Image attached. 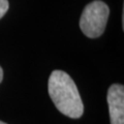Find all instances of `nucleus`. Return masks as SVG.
<instances>
[{
    "label": "nucleus",
    "instance_id": "1",
    "mask_svg": "<svg viewBox=\"0 0 124 124\" xmlns=\"http://www.w3.org/2000/svg\"><path fill=\"white\" fill-rule=\"evenodd\" d=\"M49 95L57 110L69 118H80L84 113V104L76 83L63 70H54L48 82Z\"/></svg>",
    "mask_w": 124,
    "mask_h": 124
},
{
    "label": "nucleus",
    "instance_id": "2",
    "mask_svg": "<svg viewBox=\"0 0 124 124\" xmlns=\"http://www.w3.org/2000/svg\"><path fill=\"white\" fill-rule=\"evenodd\" d=\"M110 15V8L104 2L94 0L85 6L81 16L80 27L89 38L99 37L103 33Z\"/></svg>",
    "mask_w": 124,
    "mask_h": 124
},
{
    "label": "nucleus",
    "instance_id": "3",
    "mask_svg": "<svg viewBox=\"0 0 124 124\" xmlns=\"http://www.w3.org/2000/svg\"><path fill=\"white\" fill-rule=\"evenodd\" d=\"M111 124H124V87L114 84L108 88L107 96Z\"/></svg>",
    "mask_w": 124,
    "mask_h": 124
},
{
    "label": "nucleus",
    "instance_id": "4",
    "mask_svg": "<svg viewBox=\"0 0 124 124\" xmlns=\"http://www.w3.org/2000/svg\"><path fill=\"white\" fill-rule=\"evenodd\" d=\"M9 3L7 0H0V19L6 14V11L8 10Z\"/></svg>",
    "mask_w": 124,
    "mask_h": 124
},
{
    "label": "nucleus",
    "instance_id": "5",
    "mask_svg": "<svg viewBox=\"0 0 124 124\" xmlns=\"http://www.w3.org/2000/svg\"><path fill=\"white\" fill-rule=\"evenodd\" d=\"M3 79V70H2V68L1 66H0V83H1V81Z\"/></svg>",
    "mask_w": 124,
    "mask_h": 124
},
{
    "label": "nucleus",
    "instance_id": "6",
    "mask_svg": "<svg viewBox=\"0 0 124 124\" xmlns=\"http://www.w3.org/2000/svg\"><path fill=\"white\" fill-rule=\"evenodd\" d=\"M0 124H6V123H4V122H2V121H0Z\"/></svg>",
    "mask_w": 124,
    "mask_h": 124
}]
</instances>
